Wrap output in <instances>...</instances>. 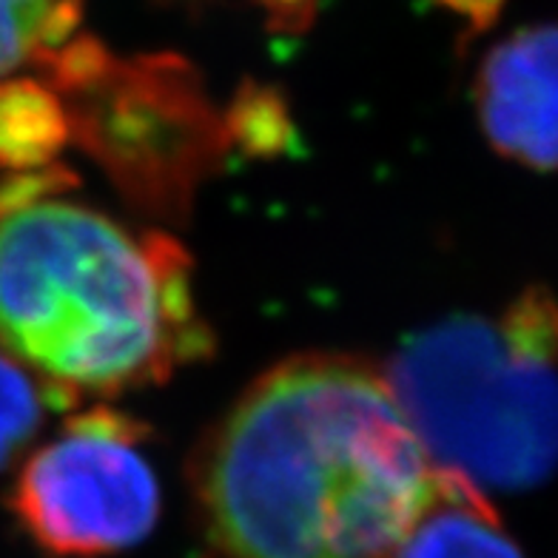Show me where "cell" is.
Masks as SVG:
<instances>
[{"instance_id": "obj_2", "label": "cell", "mask_w": 558, "mask_h": 558, "mask_svg": "<svg viewBox=\"0 0 558 558\" xmlns=\"http://www.w3.org/2000/svg\"><path fill=\"white\" fill-rule=\"evenodd\" d=\"M203 342L189 259L92 208L29 197L0 211V351L58 393L157 383Z\"/></svg>"}, {"instance_id": "obj_6", "label": "cell", "mask_w": 558, "mask_h": 558, "mask_svg": "<svg viewBox=\"0 0 558 558\" xmlns=\"http://www.w3.org/2000/svg\"><path fill=\"white\" fill-rule=\"evenodd\" d=\"M393 558H524L501 527L485 490L459 473L439 471L430 501Z\"/></svg>"}, {"instance_id": "obj_7", "label": "cell", "mask_w": 558, "mask_h": 558, "mask_svg": "<svg viewBox=\"0 0 558 558\" xmlns=\"http://www.w3.org/2000/svg\"><path fill=\"white\" fill-rule=\"evenodd\" d=\"M66 140L58 95L35 81L0 83V166L40 169Z\"/></svg>"}, {"instance_id": "obj_10", "label": "cell", "mask_w": 558, "mask_h": 558, "mask_svg": "<svg viewBox=\"0 0 558 558\" xmlns=\"http://www.w3.org/2000/svg\"><path fill=\"white\" fill-rule=\"evenodd\" d=\"M456 9H464L468 15H476V12H482V15H490V9H496V0H450Z\"/></svg>"}, {"instance_id": "obj_1", "label": "cell", "mask_w": 558, "mask_h": 558, "mask_svg": "<svg viewBox=\"0 0 558 558\" xmlns=\"http://www.w3.org/2000/svg\"><path fill=\"white\" fill-rule=\"evenodd\" d=\"M434 482L383 371L311 353L236 399L192 490L206 558H393Z\"/></svg>"}, {"instance_id": "obj_4", "label": "cell", "mask_w": 558, "mask_h": 558, "mask_svg": "<svg viewBox=\"0 0 558 558\" xmlns=\"http://www.w3.org/2000/svg\"><path fill=\"white\" fill-rule=\"evenodd\" d=\"M143 430L120 413H83L32 456L12 507L40 550L58 558L111 556L151 533L160 487L140 453Z\"/></svg>"}, {"instance_id": "obj_8", "label": "cell", "mask_w": 558, "mask_h": 558, "mask_svg": "<svg viewBox=\"0 0 558 558\" xmlns=\"http://www.w3.org/2000/svg\"><path fill=\"white\" fill-rule=\"evenodd\" d=\"M81 29V0H0V77L44 63Z\"/></svg>"}, {"instance_id": "obj_5", "label": "cell", "mask_w": 558, "mask_h": 558, "mask_svg": "<svg viewBox=\"0 0 558 558\" xmlns=\"http://www.w3.org/2000/svg\"><path fill=\"white\" fill-rule=\"evenodd\" d=\"M478 118L493 146L527 169L556 166V29L524 26L485 58Z\"/></svg>"}, {"instance_id": "obj_3", "label": "cell", "mask_w": 558, "mask_h": 558, "mask_svg": "<svg viewBox=\"0 0 558 558\" xmlns=\"http://www.w3.org/2000/svg\"><path fill=\"white\" fill-rule=\"evenodd\" d=\"M556 311L542 288L501 316H456L383 371L439 471L478 490L542 485L556 456Z\"/></svg>"}, {"instance_id": "obj_9", "label": "cell", "mask_w": 558, "mask_h": 558, "mask_svg": "<svg viewBox=\"0 0 558 558\" xmlns=\"http://www.w3.org/2000/svg\"><path fill=\"white\" fill-rule=\"evenodd\" d=\"M44 422V393L29 371L0 351V468L32 441Z\"/></svg>"}]
</instances>
